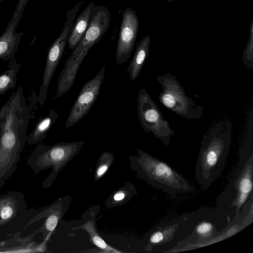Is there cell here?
<instances>
[{
  "instance_id": "1",
  "label": "cell",
  "mask_w": 253,
  "mask_h": 253,
  "mask_svg": "<svg viewBox=\"0 0 253 253\" xmlns=\"http://www.w3.org/2000/svg\"><path fill=\"white\" fill-rule=\"evenodd\" d=\"M232 124L228 118L213 123L204 134L195 166L197 182L208 189L222 172L232 138Z\"/></svg>"
},
{
  "instance_id": "2",
  "label": "cell",
  "mask_w": 253,
  "mask_h": 253,
  "mask_svg": "<svg viewBox=\"0 0 253 253\" xmlns=\"http://www.w3.org/2000/svg\"><path fill=\"white\" fill-rule=\"evenodd\" d=\"M239 160L227 186L218 196L216 206L227 213L229 221L239 217L245 203L253 197V135L239 151Z\"/></svg>"
},
{
  "instance_id": "3",
  "label": "cell",
  "mask_w": 253,
  "mask_h": 253,
  "mask_svg": "<svg viewBox=\"0 0 253 253\" xmlns=\"http://www.w3.org/2000/svg\"><path fill=\"white\" fill-rule=\"evenodd\" d=\"M136 151L138 155H130L128 159L132 170L138 178L172 197L195 191V188L188 180L167 163L141 149Z\"/></svg>"
},
{
  "instance_id": "4",
  "label": "cell",
  "mask_w": 253,
  "mask_h": 253,
  "mask_svg": "<svg viewBox=\"0 0 253 253\" xmlns=\"http://www.w3.org/2000/svg\"><path fill=\"white\" fill-rule=\"evenodd\" d=\"M111 14L105 6L95 5L88 27L80 42L66 60L58 81L56 97L59 98L70 90L78 70L90 48L97 43L108 30Z\"/></svg>"
},
{
  "instance_id": "5",
  "label": "cell",
  "mask_w": 253,
  "mask_h": 253,
  "mask_svg": "<svg viewBox=\"0 0 253 253\" xmlns=\"http://www.w3.org/2000/svg\"><path fill=\"white\" fill-rule=\"evenodd\" d=\"M85 142H61L52 145L38 144L28 157L27 164L35 175L40 171L52 169L49 175L43 181L42 188H49L60 171L77 156Z\"/></svg>"
},
{
  "instance_id": "6",
  "label": "cell",
  "mask_w": 253,
  "mask_h": 253,
  "mask_svg": "<svg viewBox=\"0 0 253 253\" xmlns=\"http://www.w3.org/2000/svg\"><path fill=\"white\" fill-rule=\"evenodd\" d=\"M156 81L162 86L159 101L166 108L187 119H199L204 116L203 108L186 95L175 76L167 73L158 76Z\"/></svg>"
},
{
  "instance_id": "7",
  "label": "cell",
  "mask_w": 253,
  "mask_h": 253,
  "mask_svg": "<svg viewBox=\"0 0 253 253\" xmlns=\"http://www.w3.org/2000/svg\"><path fill=\"white\" fill-rule=\"evenodd\" d=\"M137 114L142 129L151 133L168 146L174 131L164 118L158 105L146 89L141 88L137 98Z\"/></svg>"
},
{
  "instance_id": "8",
  "label": "cell",
  "mask_w": 253,
  "mask_h": 253,
  "mask_svg": "<svg viewBox=\"0 0 253 253\" xmlns=\"http://www.w3.org/2000/svg\"><path fill=\"white\" fill-rule=\"evenodd\" d=\"M39 210H28L24 195L21 192L9 191L0 195V230L8 229L10 235L18 232L16 226L20 229L27 227L29 221Z\"/></svg>"
},
{
  "instance_id": "9",
  "label": "cell",
  "mask_w": 253,
  "mask_h": 253,
  "mask_svg": "<svg viewBox=\"0 0 253 253\" xmlns=\"http://www.w3.org/2000/svg\"><path fill=\"white\" fill-rule=\"evenodd\" d=\"M79 10V6L75 5L71 9L67 12L66 20L62 30L59 36L48 48L38 99L42 106H43L45 102L49 84L62 58L76 16Z\"/></svg>"
},
{
  "instance_id": "10",
  "label": "cell",
  "mask_w": 253,
  "mask_h": 253,
  "mask_svg": "<svg viewBox=\"0 0 253 253\" xmlns=\"http://www.w3.org/2000/svg\"><path fill=\"white\" fill-rule=\"evenodd\" d=\"M105 67L92 79L83 86L65 123V127H70L82 119L89 111L100 93L105 77Z\"/></svg>"
},
{
  "instance_id": "11",
  "label": "cell",
  "mask_w": 253,
  "mask_h": 253,
  "mask_svg": "<svg viewBox=\"0 0 253 253\" xmlns=\"http://www.w3.org/2000/svg\"><path fill=\"white\" fill-rule=\"evenodd\" d=\"M136 12L127 7L122 12V19L116 51V62L121 64L127 61L134 49L139 29Z\"/></svg>"
},
{
  "instance_id": "12",
  "label": "cell",
  "mask_w": 253,
  "mask_h": 253,
  "mask_svg": "<svg viewBox=\"0 0 253 253\" xmlns=\"http://www.w3.org/2000/svg\"><path fill=\"white\" fill-rule=\"evenodd\" d=\"M68 199L65 202L63 198L59 199L52 204L39 210L29 221L27 226L43 219L41 226L35 231L36 233L42 234V241L47 243L49 241L51 234L69 206L68 204L65 206V204L69 202Z\"/></svg>"
},
{
  "instance_id": "13",
  "label": "cell",
  "mask_w": 253,
  "mask_h": 253,
  "mask_svg": "<svg viewBox=\"0 0 253 253\" xmlns=\"http://www.w3.org/2000/svg\"><path fill=\"white\" fill-rule=\"evenodd\" d=\"M36 233L21 237V231L12 235L8 239L0 241V253L45 252L47 242L41 243L34 240Z\"/></svg>"
},
{
  "instance_id": "14",
  "label": "cell",
  "mask_w": 253,
  "mask_h": 253,
  "mask_svg": "<svg viewBox=\"0 0 253 253\" xmlns=\"http://www.w3.org/2000/svg\"><path fill=\"white\" fill-rule=\"evenodd\" d=\"M22 14L15 11L4 33L0 36V59L4 61L14 57L23 32L17 33L16 28Z\"/></svg>"
},
{
  "instance_id": "15",
  "label": "cell",
  "mask_w": 253,
  "mask_h": 253,
  "mask_svg": "<svg viewBox=\"0 0 253 253\" xmlns=\"http://www.w3.org/2000/svg\"><path fill=\"white\" fill-rule=\"evenodd\" d=\"M95 6L94 3L90 2L75 19L67 41L70 49H74L80 42L93 16Z\"/></svg>"
},
{
  "instance_id": "16",
  "label": "cell",
  "mask_w": 253,
  "mask_h": 253,
  "mask_svg": "<svg viewBox=\"0 0 253 253\" xmlns=\"http://www.w3.org/2000/svg\"><path fill=\"white\" fill-rule=\"evenodd\" d=\"M89 216L84 214L82 219L85 221L81 225L74 227L72 230L82 229L86 231L89 235L90 242L105 253H120L115 249L108 245L98 234L95 226V217L96 213L90 211Z\"/></svg>"
},
{
  "instance_id": "17",
  "label": "cell",
  "mask_w": 253,
  "mask_h": 253,
  "mask_svg": "<svg viewBox=\"0 0 253 253\" xmlns=\"http://www.w3.org/2000/svg\"><path fill=\"white\" fill-rule=\"evenodd\" d=\"M150 42V36L148 35L137 44L132 59L127 68L132 81L135 80L143 68L149 54Z\"/></svg>"
},
{
  "instance_id": "18",
  "label": "cell",
  "mask_w": 253,
  "mask_h": 253,
  "mask_svg": "<svg viewBox=\"0 0 253 253\" xmlns=\"http://www.w3.org/2000/svg\"><path fill=\"white\" fill-rule=\"evenodd\" d=\"M58 117V115L55 110H48V113L40 119L33 130L28 135L27 144L29 145H35L43 140Z\"/></svg>"
},
{
  "instance_id": "19",
  "label": "cell",
  "mask_w": 253,
  "mask_h": 253,
  "mask_svg": "<svg viewBox=\"0 0 253 253\" xmlns=\"http://www.w3.org/2000/svg\"><path fill=\"white\" fill-rule=\"evenodd\" d=\"M178 227V222H173L169 225L159 226L149 237L147 249L150 251L154 246L167 243L172 240Z\"/></svg>"
},
{
  "instance_id": "20",
  "label": "cell",
  "mask_w": 253,
  "mask_h": 253,
  "mask_svg": "<svg viewBox=\"0 0 253 253\" xmlns=\"http://www.w3.org/2000/svg\"><path fill=\"white\" fill-rule=\"evenodd\" d=\"M21 68L15 58H12L7 69L0 74V95L4 94L8 90L14 89L17 83V76Z\"/></svg>"
},
{
  "instance_id": "21",
  "label": "cell",
  "mask_w": 253,
  "mask_h": 253,
  "mask_svg": "<svg viewBox=\"0 0 253 253\" xmlns=\"http://www.w3.org/2000/svg\"><path fill=\"white\" fill-rule=\"evenodd\" d=\"M136 193V189L131 184L124 186L108 198L106 202V205L108 208H111L122 205L128 202Z\"/></svg>"
},
{
  "instance_id": "22",
  "label": "cell",
  "mask_w": 253,
  "mask_h": 253,
  "mask_svg": "<svg viewBox=\"0 0 253 253\" xmlns=\"http://www.w3.org/2000/svg\"><path fill=\"white\" fill-rule=\"evenodd\" d=\"M114 159V154L111 152H104L99 156L95 172L94 181L99 180L109 169Z\"/></svg>"
},
{
  "instance_id": "23",
  "label": "cell",
  "mask_w": 253,
  "mask_h": 253,
  "mask_svg": "<svg viewBox=\"0 0 253 253\" xmlns=\"http://www.w3.org/2000/svg\"><path fill=\"white\" fill-rule=\"evenodd\" d=\"M242 59L248 68L251 70L253 69V20L251 23L249 38L244 49Z\"/></svg>"
},
{
  "instance_id": "24",
  "label": "cell",
  "mask_w": 253,
  "mask_h": 253,
  "mask_svg": "<svg viewBox=\"0 0 253 253\" xmlns=\"http://www.w3.org/2000/svg\"><path fill=\"white\" fill-rule=\"evenodd\" d=\"M167 0V1H168V2H171V1H173V0Z\"/></svg>"
},
{
  "instance_id": "25",
  "label": "cell",
  "mask_w": 253,
  "mask_h": 253,
  "mask_svg": "<svg viewBox=\"0 0 253 253\" xmlns=\"http://www.w3.org/2000/svg\"><path fill=\"white\" fill-rule=\"evenodd\" d=\"M4 0H0V3Z\"/></svg>"
}]
</instances>
